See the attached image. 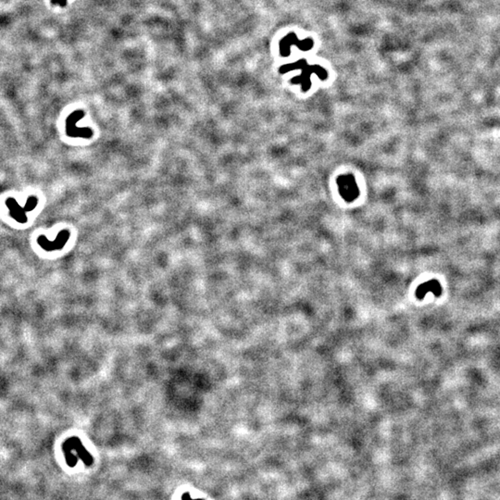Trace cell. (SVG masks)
Returning <instances> with one entry per match:
<instances>
[{"label": "cell", "mask_w": 500, "mask_h": 500, "mask_svg": "<svg viewBox=\"0 0 500 500\" xmlns=\"http://www.w3.org/2000/svg\"><path fill=\"white\" fill-rule=\"evenodd\" d=\"M85 116L83 111H75L72 113L66 121V134L70 137H83L90 138L93 136V132L89 128H78L76 123Z\"/></svg>", "instance_id": "obj_1"}, {"label": "cell", "mask_w": 500, "mask_h": 500, "mask_svg": "<svg viewBox=\"0 0 500 500\" xmlns=\"http://www.w3.org/2000/svg\"><path fill=\"white\" fill-rule=\"evenodd\" d=\"M338 187L340 195L346 201H354L359 195V190L355 182L354 176L345 174L338 177Z\"/></svg>", "instance_id": "obj_2"}, {"label": "cell", "mask_w": 500, "mask_h": 500, "mask_svg": "<svg viewBox=\"0 0 500 500\" xmlns=\"http://www.w3.org/2000/svg\"><path fill=\"white\" fill-rule=\"evenodd\" d=\"M70 236H71V233L68 230L60 231L59 234L57 235L56 239L53 241L48 240L46 238V235L42 234L37 238V244L39 245L40 247H42L44 250H46L47 252L60 250L65 247L67 242L70 239Z\"/></svg>", "instance_id": "obj_3"}, {"label": "cell", "mask_w": 500, "mask_h": 500, "mask_svg": "<svg viewBox=\"0 0 500 500\" xmlns=\"http://www.w3.org/2000/svg\"><path fill=\"white\" fill-rule=\"evenodd\" d=\"M6 205L9 210V216L19 223H26L28 221L26 211L22 208L13 197H8L6 200Z\"/></svg>", "instance_id": "obj_4"}, {"label": "cell", "mask_w": 500, "mask_h": 500, "mask_svg": "<svg viewBox=\"0 0 500 500\" xmlns=\"http://www.w3.org/2000/svg\"><path fill=\"white\" fill-rule=\"evenodd\" d=\"M432 292L435 294V296H439L442 293V287L440 284L437 281H429L427 283H424L418 287L416 296L418 299H422L424 296L428 293Z\"/></svg>", "instance_id": "obj_5"}, {"label": "cell", "mask_w": 500, "mask_h": 500, "mask_svg": "<svg viewBox=\"0 0 500 500\" xmlns=\"http://www.w3.org/2000/svg\"><path fill=\"white\" fill-rule=\"evenodd\" d=\"M37 204H38V198L35 195H31V196L28 197L26 204H25V206L23 208H24L26 212H30V211H32L34 208H36Z\"/></svg>", "instance_id": "obj_6"}]
</instances>
